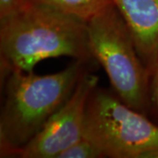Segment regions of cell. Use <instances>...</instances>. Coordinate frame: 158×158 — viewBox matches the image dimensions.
<instances>
[{"label": "cell", "instance_id": "6da1fadb", "mask_svg": "<svg viewBox=\"0 0 158 158\" xmlns=\"http://www.w3.org/2000/svg\"><path fill=\"white\" fill-rule=\"evenodd\" d=\"M90 63L74 60L62 70L35 75L1 71L4 103L0 113V157H12L44 127L67 102Z\"/></svg>", "mask_w": 158, "mask_h": 158}, {"label": "cell", "instance_id": "7a4b0ae2", "mask_svg": "<svg viewBox=\"0 0 158 158\" xmlns=\"http://www.w3.org/2000/svg\"><path fill=\"white\" fill-rule=\"evenodd\" d=\"M0 56L1 71L31 72L40 62L61 56L95 63L85 21L32 2L0 22Z\"/></svg>", "mask_w": 158, "mask_h": 158}, {"label": "cell", "instance_id": "3957f363", "mask_svg": "<svg viewBox=\"0 0 158 158\" xmlns=\"http://www.w3.org/2000/svg\"><path fill=\"white\" fill-rule=\"evenodd\" d=\"M91 56L104 69L117 96L130 107L150 110V72L136 49L123 18L113 4L86 21Z\"/></svg>", "mask_w": 158, "mask_h": 158}, {"label": "cell", "instance_id": "277c9868", "mask_svg": "<svg viewBox=\"0 0 158 158\" xmlns=\"http://www.w3.org/2000/svg\"><path fill=\"white\" fill-rule=\"evenodd\" d=\"M104 157L141 158L158 149V125L130 107L113 90L95 87L86 106L85 136Z\"/></svg>", "mask_w": 158, "mask_h": 158}, {"label": "cell", "instance_id": "5b68a950", "mask_svg": "<svg viewBox=\"0 0 158 158\" xmlns=\"http://www.w3.org/2000/svg\"><path fill=\"white\" fill-rule=\"evenodd\" d=\"M98 85V77L88 69L67 102L12 157L57 158L63 150L84 138L87 102Z\"/></svg>", "mask_w": 158, "mask_h": 158}, {"label": "cell", "instance_id": "8992f818", "mask_svg": "<svg viewBox=\"0 0 158 158\" xmlns=\"http://www.w3.org/2000/svg\"><path fill=\"white\" fill-rule=\"evenodd\" d=\"M119 11L144 65L151 73L158 60V0H111Z\"/></svg>", "mask_w": 158, "mask_h": 158}, {"label": "cell", "instance_id": "52a82bcc", "mask_svg": "<svg viewBox=\"0 0 158 158\" xmlns=\"http://www.w3.org/2000/svg\"><path fill=\"white\" fill-rule=\"evenodd\" d=\"M30 2L50 7L85 22L113 4L111 0H30Z\"/></svg>", "mask_w": 158, "mask_h": 158}, {"label": "cell", "instance_id": "ba28073f", "mask_svg": "<svg viewBox=\"0 0 158 158\" xmlns=\"http://www.w3.org/2000/svg\"><path fill=\"white\" fill-rule=\"evenodd\" d=\"M57 158H104L100 149L85 137L63 150Z\"/></svg>", "mask_w": 158, "mask_h": 158}, {"label": "cell", "instance_id": "9c48e42d", "mask_svg": "<svg viewBox=\"0 0 158 158\" xmlns=\"http://www.w3.org/2000/svg\"><path fill=\"white\" fill-rule=\"evenodd\" d=\"M30 4V0H0V22L5 21Z\"/></svg>", "mask_w": 158, "mask_h": 158}, {"label": "cell", "instance_id": "30bf717a", "mask_svg": "<svg viewBox=\"0 0 158 158\" xmlns=\"http://www.w3.org/2000/svg\"><path fill=\"white\" fill-rule=\"evenodd\" d=\"M149 104H150V109L152 106H154L158 113V60L150 73Z\"/></svg>", "mask_w": 158, "mask_h": 158}, {"label": "cell", "instance_id": "8fae6325", "mask_svg": "<svg viewBox=\"0 0 158 158\" xmlns=\"http://www.w3.org/2000/svg\"><path fill=\"white\" fill-rule=\"evenodd\" d=\"M141 158H158V149L149 150L148 152L144 153Z\"/></svg>", "mask_w": 158, "mask_h": 158}]
</instances>
